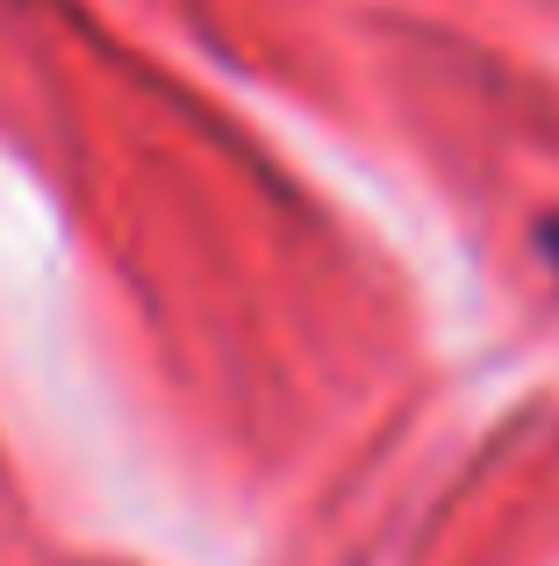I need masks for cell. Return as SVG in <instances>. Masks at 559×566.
Masks as SVG:
<instances>
[{
	"mask_svg": "<svg viewBox=\"0 0 559 566\" xmlns=\"http://www.w3.org/2000/svg\"><path fill=\"white\" fill-rule=\"evenodd\" d=\"M552 251H559V237H552Z\"/></svg>",
	"mask_w": 559,
	"mask_h": 566,
	"instance_id": "obj_1",
	"label": "cell"
}]
</instances>
